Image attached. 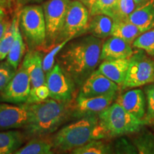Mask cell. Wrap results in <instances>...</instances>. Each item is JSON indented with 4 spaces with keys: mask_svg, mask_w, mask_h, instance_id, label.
Returning a JSON list of instances; mask_svg holds the SVG:
<instances>
[{
    "mask_svg": "<svg viewBox=\"0 0 154 154\" xmlns=\"http://www.w3.org/2000/svg\"><path fill=\"white\" fill-rule=\"evenodd\" d=\"M102 40L91 34H84L69 41L59 51L57 63L72 79L76 88L99 66Z\"/></svg>",
    "mask_w": 154,
    "mask_h": 154,
    "instance_id": "1",
    "label": "cell"
},
{
    "mask_svg": "<svg viewBox=\"0 0 154 154\" xmlns=\"http://www.w3.org/2000/svg\"><path fill=\"white\" fill-rule=\"evenodd\" d=\"M72 103L47 99L30 103L29 119L24 128L26 138L47 137L57 131L72 117Z\"/></svg>",
    "mask_w": 154,
    "mask_h": 154,
    "instance_id": "2",
    "label": "cell"
},
{
    "mask_svg": "<svg viewBox=\"0 0 154 154\" xmlns=\"http://www.w3.org/2000/svg\"><path fill=\"white\" fill-rule=\"evenodd\" d=\"M95 139H107L97 116H88L63 126L50 138L55 151H72Z\"/></svg>",
    "mask_w": 154,
    "mask_h": 154,
    "instance_id": "3",
    "label": "cell"
},
{
    "mask_svg": "<svg viewBox=\"0 0 154 154\" xmlns=\"http://www.w3.org/2000/svg\"><path fill=\"white\" fill-rule=\"evenodd\" d=\"M98 118L107 139L132 134L145 126L143 121L131 114L116 101L100 112Z\"/></svg>",
    "mask_w": 154,
    "mask_h": 154,
    "instance_id": "4",
    "label": "cell"
},
{
    "mask_svg": "<svg viewBox=\"0 0 154 154\" xmlns=\"http://www.w3.org/2000/svg\"><path fill=\"white\" fill-rule=\"evenodd\" d=\"M18 17L19 29L29 50L44 49L46 25L42 6H24L18 11Z\"/></svg>",
    "mask_w": 154,
    "mask_h": 154,
    "instance_id": "5",
    "label": "cell"
},
{
    "mask_svg": "<svg viewBox=\"0 0 154 154\" xmlns=\"http://www.w3.org/2000/svg\"><path fill=\"white\" fill-rule=\"evenodd\" d=\"M71 1L48 0L42 4L46 25V51H49L57 44Z\"/></svg>",
    "mask_w": 154,
    "mask_h": 154,
    "instance_id": "6",
    "label": "cell"
},
{
    "mask_svg": "<svg viewBox=\"0 0 154 154\" xmlns=\"http://www.w3.org/2000/svg\"><path fill=\"white\" fill-rule=\"evenodd\" d=\"M121 89L138 88L154 82V59L141 49L134 51Z\"/></svg>",
    "mask_w": 154,
    "mask_h": 154,
    "instance_id": "7",
    "label": "cell"
},
{
    "mask_svg": "<svg viewBox=\"0 0 154 154\" xmlns=\"http://www.w3.org/2000/svg\"><path fill=\"white\" fill-rule=\"evenodd\" d=\"M89 13L85 5L79 0H73L69 4L65 22L58 39L57 44L86 34Z\"/></svg>",
    "mask_w": 154,
    "mask_h": 154,
    "instance_id": "8",
    "label": "cell"
},
{
    "mask_svg": "<svg viewBox=\"0 0 154 154\" xmlns=\"http://www.w3.org/2000/svg\"><path fill=\"white\" fill-rule=\"evenodd\" d=\"M45 75L49 98L65 103L73 102L76 87L72 79L61 68L59 63L56 62L53 68Z\"/></svg>",
    "mask_w": 154,
    "mask_h": 154,
    "instance_id": "9",
    "label": "cell"
},
{
    "mask_svg": "<svg viewBox=\"0 0 154 154\" xmlns=\"http://www.w3.org/2000/svg\"><path fill=\"white\" fill-rule=\"evenodd\" d=\"M30 91L29 76L22 63L10 82L0 91V101L14 104L25 103L29 96Z\"/></svg>",
    "mask_w": 154,
    "mask_h": 154,
    "instance_id": "10",
    "label": "cell"
},
{
    "mask_svg": "<svg viewBox=\"0 0 154 154\" xmlns=\"http://www.w3.org/2000/svg\"><path fill=\"white\" fill-rule=\"evenodd\" d=\"M118 93L109 95L83 97L77 96L72 103V118L79 119L88 116H97L109 107L116 99Z\"/></svg>",
    "mask_w": 154,
    "mask_h": 154,
    "instance_id": "11",
    "label": "cell"
},
{
    "mask_svg": "<svg viewBox=\"0 0 154 154\" xmlns=\"http://www.w3.org/2000/svg\"><path fill=\"white\" fill-rule=\"evenodd\" d=\"M29 119L27 103L11 105L0 103V131L24 128Z\"/></svg>",
    "mask_w": 154,
    "mask_h": 154,
    "instance_id": "12",
    "label": "cell"
},
{
    "mask_svg": "<svg viewBox=\"0 0 154 154\" xmlns=\"http://www.w3.org/2000/svg\"><path fill=\"white\" fill-rule=\"evenodd\" d=\"M120 86L106 76L96 70L80 87L78 96L83 97H92L117 94Z\"/></svg>",
    "mask_w": 154,
    "mask_h": 154,
    "instance_id": "13",
    "label": "cell"
},
{
    "mask_svg": "<svg viewBox=\"0 0 154 154\" xmlns=\"http://www.w3.org/2000/svg\"><path fill=\"white\" fill-rule=\"evenodd\" d=\"M115 101L140 120H143L145 116L146 101L145 94L142 89L134 88V89L128 90L117 96Z\"/></svg>",
    "mask_w": 154,
    "mask_h": 154,
    "instance_id": "14",
    "label": "cell"
},
{
    "mask_svg": "<svg viewBox=\"0 0 154 154\" xmlns=\"http://www.w3.org/2000/svg\"><path fill=\"white\" fill-rule=\"evenodd\" d=\"M43 54L40 50H29L25 54L22 65L28 72L31 82V90L46 84L43 69Z\"/></svg>",
    "mask_w": 154,
    "mask_h": 154,
    "instance_id": "15",
    "label": "cell"
},
{
    "mask_svg": "<svg viewBox=\"0 0 154 154\" xmlns=\"http://www.w3.org/2000/svg\"><path fill=\"white\" fill-rule=\"evenodd\" d=\"M133 46L119 37L111 36L102 43L101 61L129 59L134 54Z\"/></svg>",
    "mask_w": 154,
    "mask_h": 154,
    "instance_id": "16",
    "label": "cell"
},
{
    "mask_svg": "<svg viewBox=\"0 0 154 154\" xmlns=\"http://www.w3.org/2000/svg\"><path fill=\"white\" fill-rule=\"evenodd\" d=\"M129 59L104 60L99 64L98 71L121 87L126 79Z\"/></svg>",
    "mask_w": 154,
    "mask_h": 154,
    "instance_id": "17",
    "label": "cell"
},
{
    "mask_svg": "<svg viewBox=\"0 0 154 154\" xmlns=\"http://www.w3.org/2000/svg\"><path fill=\"white\" fill-rule=\"evenodd\" d=\"M128 21L137 25L144 32L154 27V0H146L136 7Z\"/></svg>",
    "mask_w": 154,
    "mask_h": 154,
    "instance_id": "18",
    "label": "cell"
},
{
    "mask_svg": "<svg viewBox=\"0 0 154 154\" xmlns=\"http://www.w3.org/2000/svg\"><path fill=\"white\" fill-rule=\"evenodd\" d=\"M113 20L104 14L89 17L86 34H90L99 38H106L111 36Z\"/></svg>",
    "mask_w": 154,
    "mask_h": 154,
    "instance_id": "19",
    "label": "cell"
},
{
    "mask_svg": "<svg viewBox=\"0 0 154 154\" xmlns=\"http://www.w3.org/2000/svg\"><path fill=\"white\" fill-rule=\"evenodd\" d=\"M26 139L19 131L7 130L0 131V154H11L22 147Z\"/></svg>",
    "mask_w": 154,
    "mask_h": 154,
    "instance_id": "20",
    "label": "cell"
},
{
    "mask_svg": "<svg viewBox=\"0 0 154 154\" xmlns=\"http://www.w3.org/2000/svg\"><path fill=\"white\" fill-rule=\"evenodd\" d=\"M87 8L89 17L104 14L114 19L119 0H79Z\"/></svg>",
    "mask_w": 154,
    "mask_h": 154,
    "instance_id": "21",
    "label": "cell"
},
{
    "mask_svg": "<svg viewBox=\"0 0 154 154\" xmlns=\"http://www.w3.org/2000/svg\"><path fill=\"white\" fill-rule=\"evenodd\" d=\"M143 32L144 31L142 29L129 21H117L113 22L111 36L120 38L132 44L134 40Z\"/></svg>",
    "mask_w": 154,
    "mask_h": 154,
    "instance_id": "22",
    "label": "cell"
},
{
    "mask_svg": "<svg viewBox=\"0 0 154 154\" xmlns=\"http://www.w3.org/2000/svg\"><path fill=\"white\" fill-rule=\"evenodd\" d=\"M131 138L132 143L140 154H154V132L144 126L134 133Z\"/></svg>",
    "mask_w": 154,
    "mask_h": 154,
    "instance_id": "23",
    "label": "cell"
},
{
    "mask_svg": "<svg viewBox=\"0 0 154 154\" xmlns=\"http://www.w3.org/2000/svg\"><path fill=\"white\" fill-rule=\"evenodd\" d=\"M74 154H111L114 153L113 144L106 139H95L84 146L73 149Z\"/></svg>",
    "mask_w": 154,
    "mask_h": 154,
    "instance_id": "24",
    "label": "cell"
},
{
    "mask_svg": "<svg viewBox=\"0 0 154 154\" xmlns=\"http://www.w3.org/2000/svg\"><path fill=\"white\" fill-rule=\"evenodd\" d=\"M25 51H26V43L24 42L22 33H21L18 23V24L17 25L16 31H15L14 42L7 57V61L10 63L15 69H17L21 60L24 57Z\"/></svg>",
    "mask_w": 154,
    "mask_h": 154,
    "instance_id": "25",
    "label": "cell"
},
{
    "mask_svg": "<svg viewBox=\"0 0 154 154\" xmlns=\"http://www.w3.org/2000/svg\"><path fill=\"white\" fill-rule=\"evenodd\" d=\"M53 146L51 140L45 137L32 138L23 147L14 152V154H51Z\"/></svg>",
    "mask_w": 154,
    "mask_h": 154,
    "instance_id": "26",
    "label": "cell"
},
{
    "mask_svg": "<svg viewBox=\"0 0 154 154\" xmlns=\"http://www.w3.org/2000/svg\"><path fill=\"white\" fill-rule=\"evenodd\" d=\"M19 23L18 12H17L13 17L9 26L5 32V35L0 40V61L6 59L10 51L11 45L14 42L17 25Z\"/></svg>",
    "mask_w": 154,
    "mask_h": 154,
    "instance_id": "27",
    "label": "cell"
},
{
    "mask_svg": "<svg viewBox=\"0 0 154 154\" xmlns=\"http://www.w3.org/2000/svg\"><path fill=\"white\" fill-rule=\"evenodd\" d=\"M132 46L136 49L143 50L150 57H154V27L138 36Z\"/></svg>",
    "mask_w": 154,
    "mask_h": 154,
    "instance_id": "28",
    "label": "cell"
},
{
    "mask_svg": "<svg viewBox=\"0 0 154 154\" xmlns=\"http://www.w3.org/2000/svg\"><path fill=\"white\" fill-rule=\"evenodd\" d=\"M146 101V111L143 122L145 125L154 124V82L146 84L143 87Z\"/></svg>",
    "mask_w": 154,
    "mask_h": 154,
    "instance_id": "29",
    "label": "cell"
},
{
    "mask_svg": "<svg viewBox=\"0 0 154 154\" xmlns=\"http://www.w3.org/2000/svg\"><path fill=\"white\" fill-rule=\"evenodd\" d=\"M137 7L134 0H119L118 8L116 13L113 22L127 21L128 17L134 12Z\"/></svg>",
    "mask_w": 154,
    "mask_h": 154,
    "instance_id": "30",
    "label": "cell"
},
{
    "mask_svg": "<svg viewBox=\"0 0 154 154\" xmlns=\"http://www.w3.org/2000/svg\"><path fill=\"white\" fill-rule=\"evenodd\" d=\"M69 40H64L61 43L57 44L52 49L49 50V51L47 54V55L43 58V69L44 73H47L53 68L55 64L56 58H57L58 54L62 49V48L68 43Z\"/></svg>",
    "mask_w": 154,
    "mask_h": 154,
    "instance_id": "31",
    "label": "cell"
},
{
    "mask_svg": "<svg viewBox=\"0 0 154 154\" xmlns=\"http://www.w3.org/2000/svg\"><path fill=\"white\" fill-rule=\"evenodd\" d=\"M16 72L17 69L7 61H0V91H2L8 84Z\"/></svg>",
    "mask_w": 154,
    "mask_h": 154,
    "instance_id": "32",
    "label": "cell"
},
{
    "mask_svg": "<svg viewBox=\"0 0 154 154\" xmlns=\"http://www.w3.org/2000/svg\"><path fill=\"white\" fill-rule=\"evenodd\" d=\"M114 153H138L131 140L120 136L113 144Z\"/></svg>",
    "mask_w": 154,
    "mask_h": 154,
    "instance_id": "33",
    "label": "cell"
},
{
    "mask_svg": "<svg viewBox=\"0 0 154 154\" xmlns=\"http://www.w3.org/2000/svg\"><path fill=\"white\" fill-rule=\"evenodd\" d=\"M49 97V91L47 84H44L30 91V94L25 103H37L47 99Z\"/></svg>",
    "mask_w": 154,
    "mask_h": 154,
    "instance_id": "34",
    "label": "cell"
},
{
    "mask_svg": "<svg viewBox=\"0 0 154 154\" xmlns=\"http://www.w3.org/2000/svg\"><path fill=\"white\" fill-rule=\"evenodd\" d=\"M10 23L11 22L9 21V19L7 17V15L5 14L2 15V16H0V40L5 35V32H7Z\"/></svg>",
    "mask_w": 154,
    "mask_h": 154,
    "instance_id": "35",
    "label": "cell"
},
{
    "mask_svg": "<svg viewBox=\"0 0 154 154\" xmlns=\"http://www.w3.org/2000/svg\"><path fill=\"white\" fill-rule=\"evenodd\" d=\"M45 0H15L18 8H22L24 6L29 5H35L37 3H42Z\"/></svg>",
    "mask_w": 154,
    "mask_h": 154,
    "instance_id": "36",
    "label": "cell"
},
{
    "mask_svg": "<svg viewBox=\"0 0 154 154\" xmlns=\"http://www.w3.org/2000/svg\"><path fill=\"white\" fill-rule=\"evenodd\" d=\"M12 0H0V7L4 9H10Z\"/></svg>",
    "mask_w": 154,
    "mask_h": 154,
    "instance_id": "37",
    "label": "cell"
},
{
    "mask_svg": "<svg viewBox=\"0 0 154 154\" xmlns=\"http://www.w3.org/2000/svg\"><path fill=\"white\" fill-rule=\"evenodd\" d=\"M146 0H134L135 3H136V5L138 6H139L140 5H141V4H143L144 2H146Z\"/></svg>",
    "mask_w": 154,
    "mask_h": 154,
    "instance_id": "38",
    "label": "cell"
},
{
    "mask_svg": "<svg viewBox=\"0 0 154 154\" xmlns=\"http://www.w3.org/2000/svg\"><path fill=\"white\" fill-rule=\"evenodd\" d=\"M6 14L5 12V9L2 8V7H0V16H2V15Z\"/></svg>",
    "mask_w": 154,
    "mask_h": 154,
    "instance_id": "39",
    "label": "cell"
},
{
    "mask_svg": "<svg viewBox=\"0 0 154 154\" xmlns=\"http://www.w3.org/2000/svg\"><path fill=\"white\" fill-rule=\"evenodd\" d=\"M152 126H153V132H154V124H153V125H152Z\"/></svg>",
    "mask_w": 154,
    "mask_h": 154,
    "instance_id": "40",
    "label": "cell"
}]
</instances>
